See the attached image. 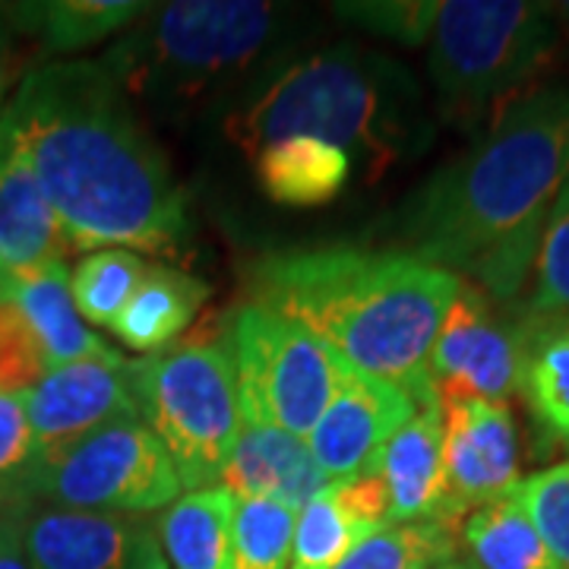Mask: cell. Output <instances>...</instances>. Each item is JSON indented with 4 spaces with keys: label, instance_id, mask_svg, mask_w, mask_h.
<instances>
[{
    "label": "cell",
    "instance_id": "17",
    "mask_svg": "<svg viewBox=\"0 0 569 569\" xmlns=\"http://www.w3.org/2000/svg\"><path fill=\"white\" fill-rule=\"evenodd\" d=\"M222 485L238 500H276L301 512L329 485V478L313 459L307 440L291 437L279 427L241 421V433L224 466Z\"/></svg>",
    "mask_w": 569,
    "mask_h": 569
},
{
    "label": "cell",
    "instance_id": "1",
    "mask_svg": "<svg viewBox=\"0 0 569 569\" xmlns=\"http://www.w3.org/2000/svg\"><path fill=\"white\" fill-rule=\"evenodd\" d=\"M3 108L70 250L178 253L187 244L183 187L102 63L32 67Z\"/></svg>",
    "mask_w": 569,
    "mask_h": 569
},
{
    "label": "cell",
    "instance_id": "6",
    "mask_svg": "<svg viewBox=\"0 0 569 569\" xmlns=\"http://www.w3.org/2000/svg\"><path fill=\"white\" fill-rule=\"evenodd\" d=\"M560 44L553 3L531 0H447L427 41V77L440 118L478 127L507 111L541 77Z\"/></svg>",
    "mask_w": 569,
    "mask_h": 569
},
{
    "label": "cell",
    "instance_id": "30",
    "mask_svg": "<svg viewBox=\"0 0 569 569\" xmlns=\"http://www.w3.org/2000/svg\"><path fill=\"white\" fill-rule=\"evenodd\" d=\"M332 10L339 20L367 36L418 48L430 41L440 3L437 0H355V3H336Z\"/></svg>",
    "mask_w": 569,
    "mask_h": 569
},
{
    "label": "cell",
    "instance_id": "9",
    "mask_svg": "<svg viewBox=\"0 0 569 569\" xmlns=\"http://www.w3.org/2000/svg\"><path fill=\"white\" fill-rule=\"evenodd\" d=\"M181 478L142 418H121L39 456L20 500L70 512L146 516L181 497Z\"/></svg>",
    "mask_w": 569,
    "mask_h": 569
},
{
    "label": "cell",
    "instance_id": "31",
    "mask_svg": "<svg viewBox=\"0 0 569 569\" xmlns=\"http://www.w3.org/2000/svg\"><path fill=\"white\" fill-rule=\"evenodd\" d=\"M512 493L541 531L550 553L569 569V459L522 478Z\"/></svg>",
    "mask_w": 569,
    "mask_h": 569
},
{
    "label": "cell",
    "instance_id": "28",
    "mask_svg": "<svg viewBox=\"0 0 569 569\" xmlns=\"http://www.w3.org/2000/svg\"><path fill=\"white\" fill-rule=\"evenodd\" d=\"M298 512L276 500L247 497L234 503L231 522V567L228 569H288Z\"/></svg>",
    "mask_w": 569,
    "mask_h": 569
},
{
    "label": "cell",
    "instance_id": "34",
    "mask_svg": "<svg viewBox=\"0 0 569 569\" xmlns=\"http://www.w3.org/2000/svg\"><path fill=\"white\" fill-rule=\"evenodd\" d=\"M26 500H0V569H32L22 545Z\"/></svg>",
    "mask_w": 569,
    "mask_h": 569
},
{
    "label": "cell",
    "instance_id": "22",
    "mask_svg": "<svg viewBox=\"0 0 569 569\" xmlns=\"http://www.w3.org/2000/svg\"><path fill=\"white\" fill-rule=\"evenodd\" d=\"M346 149L310 137L269 142L253 156V171L269 200L282 206H320L346 190L351 178Z\"/></svg>",
    "mask_w": 569,
    "mask_h": 569
},
{
    "label": "cell",
    "instance_id": "7",
    "mask_svg": "<svg viewBox=\"0 0 569 569\" xmlns=\"http://www.w3.org/2000/svg\"><path fill=\"white\" fill-rule=\"evenodd\" d=\"M130 383L142 425L168 452L183 490L222 485L241 433V396L222 336H193L140 361Z\"/></svg>",
    "mask_w": 569,
    "mask_h": 569
},
{
    "label": "cell",
    "instance_id": "27",
    "mask_svg": "<svg viewBox=\"0 0 569 569\" xmlns=\"http://www.w3.org/2000/svg\"><path fill=\"white\" fill-rule=\"evenodd\" d=\"M149 263L133 250H92L70 272L73 305L82 320L108 326L121 317V310L137 295Z\"/></svg>",
    "mask_w": 569,
    "mask_h": 569
},
{
    "label": "cell",
    "instance_id": "14",
    "mask_svg": "<svg viewBox=\"0 0 569 569\" xmlns=\"http://www.w3.org/2000/svg\"><path fill=\"white\" fill-rule=\"evenodd\" d=\"M421 402L402 387L346 365L332 402L307 437V447L329 481L361 475L387 440L406 427Z\"/></svg>",
    "mask_w": 569,
    "mask_h": 569
},
{
    "label": "cell",
    "instance_id": "23",
    "mask_svg": "<svg viewBox=\"0 0 569 569\" xmlns=\"http://www.w3.org/2000/svg\"><path fill=\"white\" fill-rule=\"evenodd\" d=\"M519 396L541 440L569 449V320L529 317V342Z\"/></svg>",
    "mask_w": 569,
    "mask_h": 569
},
{
    "label": "cell",
    "instance_id": "16",
    "mask_svg": "<svg viewBox=\"0 0 569 569\" xmlns=\"http://www.w3.org/2000/svg\"><path fill=\"white\" fill-rule=\"evenodd\" d=\"M387 490L389 526L447 519V468H443V411L430 402L399 427L365 468Z\"/></svg>",
    "mask_w": 569,
    "mask_h": 569
},
{
    "label": "cell",
    "instance_id": "35",
    "mask_svg": "<svg viewBox=\"0 0 569 569\" xmlns=\"http://www.w3.org/2000/svg\"><path fill=\"white\" fill-rule=\"evenodd\" d=\"M13 29L7 17L0 13V92L7 89V80H10V58H13Z\"/></svg>",
    "mask_w": 569,
    "mask_h": 569
},
{
    "label": "cell",
    "instance_id": "13",
    "mask_svg": "<svg viewBox=\"0 0 569 569\" xmlns=\"http://www.w3.org/2000/svg\"><path fill=\"white\" fill-rule=\"evenodd\" d=\"M22 402L39 456L70 447L111 421L140 418L130 361L123 355L54 367L22 396Z\"/></svg>",
    "mask_w": 569,
    "mask_h": 569
},
{
    "label": "cell",
    "instance_id": "24",
    "mask_svg": "<svg viewBox=\"0 0 569 569\" xmlns=\"http://www.w3.org/2000/svg\"><path fill=\"white\" fill-rule=\"evenodd\" d=\"M459 538L478 569H563L516 493L468 512Z\"/></svg>",
    "mask_w": 569,
    "mask_h": 569
},
{
    "label": "cell",
    "instance_id": "26",
    "mask_svg": "<svg viewBox=\"0 0 569 569\" xmlns=\"http://www.w3.org/2000/svg\"><path fill=\"white\" fill-rule=\"evenodd\" d=\"M459 553V526L443 519L387 526L370 535L336 569H437Z\"/></svg>",
    "mask_w": 569,
    "mask_h": 569
},
{
    "label": "cell",
    "instance_id": "11",
    "mask_svg": "<svg viewBox=\"0 0 569 569\" xmlns=\"http://www.w3.org/2000/svg\"><path fill=\"white\" fill-rule=\"evenodd\" d=\"M440 411L447 519L459 526L468 512L503 500L519 488V433L503 402L459 396L440 399Z\"/></svg>",
    "mask_w": 569,
    "mask_h": 569
},
{
    "label": "cell",
    "instance_id": "15",
    "mask_svg": "<svg viewBox=\"0 0 569 569\" xmlns=\"http://www.w3.org/2000/svg\"><path fill=\"white\" fill-rule=\"evenodd\" d=\"M70 241L0 104V279L67 263Z\"/></svg>",
    "mask_w": 569,
    "mask_h": 569
},
{
    "label": "cell",
    "instance_id": "10",
    "mask_svg": "<svg viewBox=\"0 0 569 569\" xmlns=\"http://www.w3.org/2000/svg\"><path fill=\"white\" fill-rule=\"evenodd\" d=\"M526 342V313L503 317L490 295L462 282L427 358V377L437 399L468 396L507 406L522 387Z\"/></svg>",
    "mask_w": 569,
    "mask_h": 569
},
{
    "label": "cell",
    "instance_id": "25",
    "mask_svg": "<svg viewBox=\"0 0 569 569\" xmlns=\"http://www.w3.org/2000/svg\"><path fill=\"white\" fill-rule=\"evenodd\" d=\"M377 531L380 526L367 522L365 516L342 497L339 485L329 481L298 512L288 569H336L351 550Z\"/></svg>",
    "mask_w": 569,
    "mask_h": 569
},
{
    "label": "cell",
    "instance_id": "4",
    "mask_svg": "<svg viewBox=\"0 0 569 569\" xmlns=\"http://www.w3.org/2000/svg\"><path fill=\"white\" fill-rule=\"evenodd\" d=\"M224 133L250 159L291 137L332 142L377 178L425 152L430 121L421 114V86L402 63L358 44H332L263 73L228 111Z\"/></svg>",
    "mask_w": 569,
    "mask_h": 569
},
{
    "label": "cell",
    "instance_id": "8",
    "mask_svg": "<svg viewBox=\"0 0 569 569\" xmlns=\"http://www.w3.org/2000/svg\"><path fill=\"white\" fill-rule=\"evenodd\" d=\"M222 342L241 396V418L307 440L332 402L346 361L310 329L244 301L222 320Z\"/></svg>",
    "mask_w": 569,
    "mask_h": 569
},
{
    "label": "cell",
    "instance_id": "36",
    "mask_svg": "<svg viewBox=\"0 0 569 569\" xmlns=\"http://www.w3.org/2000/svg\"><path fill=\"white\" fill-rule=\"evenodd\" d=\"M553 17H557V22L563 26V32L569 36V0H563V3H553Z\"/></svg>",
    "mask_w": 569,
    "mask_h": 569
},
{
    "label": "cell",
    "instance_id": "19",
    "mask_svg": "<svg viewBox=\"0 0 569 569\" xmlns=\"http://www.w3.org/2000/svg\"><path fill=\"white\" fill-rule=\"evenodd\" d=\"M209 298V284L178 266L149 263L137 295L111 323V332L127 348L156 355L174 346L187 326L197 320Z\"/></svg>",
    "mask_w": 569,
    "mask_h": 569
},
{
    "label": "cell",
    "instance_id": "32",
    "mask_svg": "<svg viewBox=\"0 0 569 569\" xmlns=\"http://www.w3.org/2000/svg\"><path fill=\"white\" fill-rule=\"evenodd\" d=\"M48 373V361L20 307L0 291V392L26 396Z\"/></svg>",
    "mask_w": 569,
    "mask_h": 569
},
{
    "label": "cell",
    "instance_id": "20",
    "mask_svg": "<svg viewBox=\"0 0 569 569\" xmlns=\"http://www.w3.org/2000/svg\"><path fill=\"white\" fill-rule=\"evenodd\" d=\"M149 10L137 0H41V3H13L0 7L10 29L41 41L48 54L86 51L104 39L121 36Z\"/></svg>",
    "mask_w": 569,
    "mask_h": 569
},
{
    "label": "cell",
    "instance_id": "37",
    "mask_svg": "<svg viewBox=\"0 0 569 569\" xmlns=\"http://www.w3.org/2000/svg\"><path fill=\"white\" fill-rule=\"evenodd\" d=\"M452 569H478V567H471L468 560H459V557H456V560H452Z\"/></svg>",
    "mask_w": 569,
    "mask_h": 569
},
{
    "label": "cell",
    "instance_id": "2",
    "mask_svg": "<svg viewBox=\"0 0 569 569\" xmlns=\"http://www.w3.org/2000/svg\"><path fill=\"white\" fill-rule=\"evenodd\" d=\"M569 187V89H538L497 114L485 140L433 171L402 206V250L512 301Z\"/></svg>",
    "mask_w": 569,
    "mask_h": 569
},
{
    "label": "cell",
    "instance_id": "21",
    "mask_svg": "<svg viewBox=\"0 0 569 569\" xmlns=\"http://www.w3.org/2000/svg\"><path fill=\"white\" fill-rule=\"evenodd\" d=\"M238 497L224 485L187 490L156 526L168 569H228L231 567V522Z\"/></svg>",
    "mask_w": 569,
    "mask_h": 569
},
{
    "label": "cell",
    "instance_id": "33",
    "mask_svg": "<svg viewBox=\"0 0 569 569\" xmlns=\"http://www.w3.org/2000/svg\"><path fill=\"white\" fill-rule=\"evenodd\" d=\"M39 462V447L26 418L22 396L0 392V500H20L29 471Z\"/></svg>",
    "mask_w": 569,
    "mask_h": 569
},
{
    "label": "cell",
    "instance_id": "5",
    "mask_svg": "<svg viewBox=\"0 0 569 569\" xmlns=\"http://www.w3.org/2000/svg\"><path fill=\"white\" fill-rule=\"evenodd\" d=\"M288 10L260 0L156 3L104 51L123 92L181 114L234 92L284 41Z\"/></svg>",
    "mask_w": 569,
    "mask_h": 569
},
{
    "label": "cell",
    "instance_id": "12",
    "mask_svg": "<svg viewBox=\"0 0 569 569\" xmlns=\"http://www.w3.org/2000/svg\"><path fill=\"white\" fill-rule=\"evenodd\" d=\"M22 545L32 569H168L156 526L137 516L26 503Z\"/></svg>",
    "mask_w": 569,
    "mask_h": 569
},
{
    "label": "cell",
    "instance_id": "3",
    "mask_svg": "<svg viewBox=\"0 0 569 569\" xmlns=\"http://www.w3.org/2000/svg\"><path fill=\"white\" fill-rule=\"evenodd\" d=\"M462 279L402 247L329 244L250 266L247 301L323 339L346 365L389 380L421 406L440 402L427 358Z\"/></svg>",
    "mask_w": 569,
    "mask_h": 569
},
{
    "label": "cell",
    "instance_id": "38",
    "mask_svg": "<svg viewBox=\"0 0 569 569\" xmlns=\"http://www.w3.org/2000/svg\"><path fill=\"white\" fill-rule=\"evenodd\" d=\"M437 569H452V563H447V567H437Z\"/></svg>",
    "mask_w": 569,
    "mask_h": 569
},
{
    "label": "cell",
    "instance_id": "29",
    "mask_svg": "<svg viewBox=\"0 0 569 569\" xmlns=\"http://www.w3.org/2000/svg\"><path fill=\"white\" fill-rule=\"evenodd\" d=\"M531 276L535 284L522 313L535 320H569V187L550 209Z\"/></svg>",
    "mask_w": 569,
    "mask_h": 569
},
{
    "label": "cell",
    "instance_id": "18",
    "mask_svg": "<svg viewBox=\"0 0 569 569\" xmlns=\"http://www.w3.org/2000/svg\"><path fill=\"white\" fill-rule=\"evenodd\" d=\"M0 291L20 307L22 320L29 323L48 370L89 358H118L121 351L102 342L73 305L67 263L44 266L36 272H22L0 279Z\"/></svg>",
    "mask_w": 569,
    "mask_h": 569
}]
</instances>
